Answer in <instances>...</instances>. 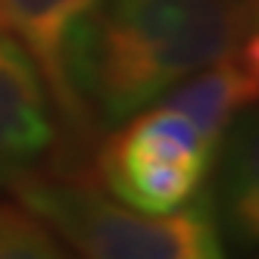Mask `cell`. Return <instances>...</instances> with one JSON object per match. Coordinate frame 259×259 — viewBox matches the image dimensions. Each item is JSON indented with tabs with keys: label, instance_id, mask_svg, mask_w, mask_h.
<instances>
[{
	"label": "cell",
	"instance_id": "cell-3",
	"mask_svg": "<svg viewBox=\"0 0 259 259\" xmlns=\"http://www.w3.org/2000/svg\"><path fill=\"white\" fill-rule=\"evenodd\" d=\"M215 150L175 106L141 109L106 138L97 156L100 178L122 203L141 212H172L200 194Z\"/></svg>",
	"mask_w": 259,
	"mask_h": 259
},
{
	"label": "cell",
	"instance_id": "cell-11",
	"mask_svg": "<svg viewBox=\"0 0 259 259\" xmlns=\"http://www.w3.org/2000/svg\"><path fill=\"white\" fill-rule=\"evenodd\" d=\"M0 28H4V19H0Z\"/></svg>",
	"mask_w": 259,
	"mask_h": 259
},
{
	"label": "cell",
	"instance_id": "cell-7",
	"mask_svg": "<svg viewBox=\"0 0 259 259\" xmlns=\"http://www.w3.org/2000/svg\"><path fill=\"white\" fill-rule=\"evenodd\" d=\"M256 100H259V81L237 60L234 50L228 57L203 66L184 81H178L172 88V97H165V103L181 109L197 125V132L209 141L212 150L222 132L228 128V122L244 106H253Z\"/></svg>",
	"mask_w": 259,
	"mask_h": 259
},
{
	"label": "cell",
	"instance_id": "cell-8",
	"mask_svg": "<svg viewBox=\"0 0 259 259\" xmlns=\"http://www.w3.org/2000/svg\"><path fill=\"white\" fill-rule=\"evenodd\" d=\"M63 256L60 237L19 200H0V259Z\"/></svg>",
	"mask_w": 259,
	"mask_h": 259
},
{
	"label": "cell",
	"instance_id": "cell-10",
	"mask_svg": "<svg viewBox=\"0 0 259 259\" xmlns=\"http://www.w3.org/2000/svg\"><path fill=\"white\" fill-rule=\"evenodd\" d=\"M237 4H244V7H250V10H253V4H259V0H237Z\"/></svg>",
	"mask_w": 259,
	"mask_h": 259
},
{
	"label": "cell",
	"instance_id": "cell-6",
	"mask_svg": "<svg viewBox=\"0 0 259 259\" xmlns=\"http://www.w3.org/2000/svg\"><path fill=\"white\" fill-rule=\"evenodd\" d=\"M94 7L97 0H0L4 28H10L13 38L31 53L44 84L69 119H78V113L66 81V53Z\"/></svg>",
	"mask_w": 259,
	"mask_h": 259
},
{
	"label": "cell",
	"instance_id": "cell-2",
	"mask_svg": "<svg viewBox=\"0 0 259 259\" xmlns=\"http://www.w3.org/2000/svg\"><path fill=\"white\" fill-rule=\"evenodd\" d=\"M13 197L44 219L60 240L94 259H219L225 256L212 200L200 194L172 212H141L113 203L91 184L53 181L25 172Z\"/></svg>",
	"mask_w": 259,
	"mask_h": 259
},
{
	"label": "cell",
	"instance_id": "cell-5",
	"mask_svg": "<svg viewBox=\"0 0 259 259\" xmlns=\"http://www.w3.org/2000/svg\"><path fill=\"white\" fill-rule=\"evenodd\" d=\"M212 212L222 240L253 250L259 247V109L244 106L222 132Z\"/></svg>",
	"mask_w": 259,
	"mask_h": 259
},
{
	"label": "cell",
	"instance_id": "cell-1",
	"mask_svg": "<svg viewBox=\"0 0 259 259\" xmlns=\"http://www.w3.org/2000/svg\"><path fill=\"white\" fill-rule=\"evenodd\" d=\"M250 7L237 0H97L66 53V81L84 116L122 125L178 81L240 44Z\"/></svg>",
	"mask_w": 259,
	"mask_h": 259
},
{
	"label": "cell",
	"instance_id": "cell-9",
	"mask_svg": "<svg viewBox=\"0 0 259 259\" xmlns=\"http://www.w3.org/2000/svg\"><path fill=\"white\" fill-rule=\"evenodd\" d=\"M250 25H259V4L250 10Z\"/></svg>",
	"mask_w": 259,
	"mask_h": 259
},
{
	"label": "cell",
	"instance_id": "cell-4",
	"mask_svg": "<svg viewBox=\"0 0 259 259\" xmlns=\"http://www.w3.org/2000/svg\"><path fill=\"white\" fill-rule=\"evenodd\" d=\"M53 141L41 69L13 34H0V188L31 172Z\"/></svg>",
	"mask_w": 259,
	"mask_h": 259
}]
</instances>
